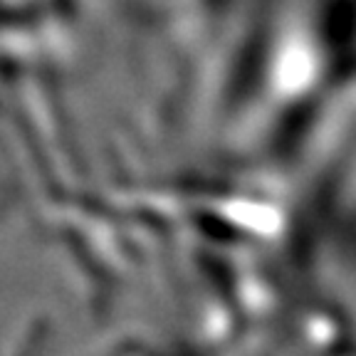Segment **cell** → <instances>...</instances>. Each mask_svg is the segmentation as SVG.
I'll return each mask as SVG.
<instances>
[{"mask_svg": "<svg viewBox=\"0 0 356 356\" xmlns=\"http://www.w3.org/2000/svg\"><path fill=\"white\" fill-rule=\"evenodd\" d=\"M307 74H309V62H307L305 55L292 52V55H287L282 60L280 77H282V82L287 84V87H297V84H302L307 79Z\"/></svg>", "mask_w": 356, "mask_h": 356, "instance_id": "cell-1", "label": "cell"}]
</instances>
